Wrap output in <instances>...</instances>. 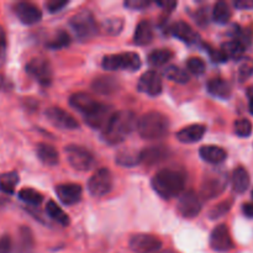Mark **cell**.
<instances>
[{"instance_id":"6da1fadb","label":"cell","mask_w":253,"mask_h":253,"mask_svg":"<svg viewBox=\"0 0 253 253\" xmlns=\"http://www.w3.org/2000/svg\"><path fill=\"white\" fill-rule=\"evenodd\" d=\"M137 116L131 110L115 111L106 124L105 127L101 130V140L108 145L115 146L124 142L126 136L137 127Z\"/></svg>"},{"instance_id":"7a4b0ae2","label":"cell","mask_w":253,"mask_h":253,"mask_svg":"<svg viewBox=\"0 0 253 253\" xmlns=\"http://www.w3.org/2000/svg\"><path fill=\"white\" fill-rule=\"evenodd\" d=\"M185 183L187 174L183 170L175 168H165L158 170L151 180L153 190L166 200L179 197L184 192Z\"/></svg>"},{"instance_id":"3957f363","label":"cell","mask_w":253,"mask_h":253,"mask_svg":"<svg viewBox=\"0 0 253 253\" xmlns=\"http://www.w3.org/2000/svg\"><path fill=\"white\" fill-rule=\"evenodd\" d=\"M169 119L158 111H148L143 114L137 121L138 135L143 140H162L169 133Z\"/></svg>"},{"instance_id":"277c9868","label":"cell","mask_w":253,"mask_h":253,"mask_svg":"<svg viewBox=\"0 0 253 253\" xmlns=\"http://www.w3.org/2000/svg\"><path fill=\"white\" fill-rule=\"evenodd\" d=\"M69 27L82 41L90 40L99 32V25L90 10H82L69 20Z\"/></svg>"},{"instance_id":"5b68a950","label":"cell","mask_w":253,"mask_h":253,"mask_svg":"<svg viewBox=\"0 0 253 253\" xmlns=\"http://www.w3.org/2000/svg\"><path fill=\"white\" fill-rule=\"evenodd\" d=\"M101 67L105 71H131L135 72L141 68V58L136 52H123V53L108 54L101 59Z\"/></svg>"},{"instance_id":"8992f818","label":"cell","mask_w":253,"mask_h":253,"mask_svg":"<svg viewBox=\"0 0 253 253\" xmlns=\"http://www.w3.org/2000/svg\"><path fill=\"white\" fill-rule=\"evenodd\" d=\"M67 161L72 168L81 172H86L95 166V157L85 147L78 145H68L64 148Z\"/></svg>"},{"instance_id":"52a82bcc","label":"cell","mask_w":253,"mask_h":253,"mask_svg":"<svg viewBox=\"0 0 253 253\" xmlns=\"http://www.w3.org/2000/svg\"><path fill=\"white\" fill-rule=\"evenodd\" d=\"M114 187V177L113 173L108 168H99L88 180V188L89 194L93 195L95 198L104 197V195L109 194L113 190Z\"/></svg>"},{"instance_id":"ba28073f","label":"cell","mask_w":253,"mask_h":253,"mask_svg":"<svg viewBox=\"0 0 253 253\" xmlns=\"http://www.w3.org/2000/svg\"><path fill=\"white\" fill-rule=\"evenodd\" d=\"M26 73L43 86H48L53 79V69L47 59L36 57L26 64Z\"/></svg>"},{"instance_id":"9c48e42d","label":"cell","mask_w":253,"mask_h":253,"mask_svg":"<svg viewBox=\"0 0 253 253\" xmlns=\"http://www.w3.org/2000/svg\"><path fill=\"white\" fill-rule=\"evenodd\" d=\"M114 113L115 111H114L113 106L99 101L93 109H90L88 113L84 114L83 118L89 127L94 128V130H103Z\"/></svg>"},{"instance_id":"30bf717a","label":"cell","mask_w":253,"mask_h":253,"mask_svg":"<svg viewBox=\"0 0 253 253\" xmlns=\"http://www.w3.org/2000/svg\"><path fill=\"white\" fill-rule=\"evenodd\" d=\"M202 199L194 190L183 192L178 198L177 210L180 216L185 219H194L202 211Z\"/></svg>"},{"instance_id":"8fae6325","label":"cell","mask_w":253,"mask_h":253,"mask_svg":"<svg viewBox=\"0 0 253 253\" xmlns=\"http://www.w3.org/2000/svg\"><path fill=\"white\" fill-rule=\"evenodd\" d=\"M227 185L226 175L222 173H211L204 177L200 187V197L203 199H214L222 194Z\"/></svg>"},{"instance_id":"7c38bea8","label":"cell","mask_w":253,"mask_h":253,"mask_svg":"<svg viewBox=\"0 0 253 253\" xmlns=\"http://www.w3.org/2000/svg\"><path fill=\"white\" fill-rule=\"evenodd\" d=\"M128 246L135 253H157L162 249V241L153 235L136 234L130 239Z\"/></svg>"},{"instance_id":"4fadbf2b","label":"cell","mask_w":253,"mask_h":253,"mask_svg":"<svg viewBox=\"0 0 253 253\" xmlns=\"http://www.w3.org/2000/svg\"><path fill=\"white\" fill-rule=\"evenodd\" d=\"M137 90L148 96H158L163 91L162 77L156 71H147L140 77Z\"/></svg>"},{"instance_id":"5bb4252c","label":"cell","mask_w":253,"mask_h":253,"mask_svg":"<svg viewBox=\"0 0 253 253\" xmlns=\"http://www.w3.org/2000/svg\"><path fill=\"white\" fill-rule=\"evenodd\" d=\"M44 114H46L47 120L61 130H76L79 127L77 119L63 109L52 106V108L47 109Z\"/></svg>"},{"instance_id":"9a60e30c","label":"cell","mask_w":253,"mask_h":253,"mask_svg":"<svg viewBox=\"0 0 253 253\" xmlns=\"http://www.w3.org/2000/svg\"><path fill=\"white\" fill-rule=\"evenodd\" d=\"M210 247L215 252H229L234 249V241L226 225H217L210 235Z\"/></svg>"},{"instance_id":"2e32d148","label":"cell","mask_w":253,"mask_h":253,"mask_svg":"<svg viewBox=\"0 0 253 253\" xmlns=\"http://www.w3.org/2000/svg\"><path fill=\"white\" fill-rule=\"evenodd\" d=\"M14 11L17 19L20 20V22H22L24 25H27V26L37 24L42 19L41 9L37 5L32 4V2H17L14 7Z\"/></svg>"},{"instance_id":"e0dca14e","label":"cell","mask_w":253,"mask_h":253,"mask_svg":"<svg viewBox=\"0 0 253 253\" xmlns=\"http://www.w3.org/2000/svg\"><path fill=\"white\" fill-rule=\"evenodd\" d=\"M169 32L172 36L177 37L178 40L183 41L189 46H195L200 43V36L197 31L193 30L190 25L184 21H177L169 27Z\"/></svg>"},{"instance_id":"ac0fdd59","label":"cell","mask_w":253,"mask_h":253,"mask_svg":"<svg viewBox=\"0 0 253 253\" xmlns=\"http://www.w3.org/2000/svg\"><path fill=\"white\" fill-rule=\"evenodd\" d=\"M56 194L64 205H74L81 202L83 190L77 183H64L57 185Z\"/></svg>"},{"instance_id":"d6986e66","label":"cell","mask_w":253,"mask_h":253,"mask_svg":"<svg viewBox=\"0 0 253 253\" xmlns=\"http://www.w3.org/2000/svg\"><path fill=\"white\" fill-rule=\"evenodd\" d=\"M91 89L94 93L100 95H110L120 89V83L115 77L99 76L91 82Z\"/></svg>"},{"instance_id":"ffe728a7","label":"cell","mask_w":253,"mask_h":253,"mask_svg":"<svg viewBox=\"0 0 253 253\" xmlns=\"http://www.w3.org/2000/svg\"><path fill=\"white\" fill-rule=\"evenodd\" d=\"M207 132V127L202 124H193V125L185 126L182 130L175 133V137L182 143H195L199 142L204 137Z\"/></svg>"},{"instance_id":"44dd1931","label":"cell","mask_w":253,"mask_h":253,"mask_svg":"<svg viewBox=\"0 0 253 253\" xmlns=\"http://www.w3.org/2000/svg\"><path fill=\"white\" fill-rule=\"evenodd\" d=\"M169 156V150L165 146H155V147H147L141 151V163L147 166H155L167 160Z\"/></svg>"},{"instance_id":"7402d4cb","label":"cell","mask_w":253,"mask_h":253,"mask_svg":"<svg viewBox=\"0 0 253 253\" xmlns=\"http://www.w3.org/2000/svg\"><path fill=\"white\" fill-rule=\"evenodd\" d=\"M98 103L99 101L96 100V99H94L93 96L89 95L88 93H84V91L74 93L73 95H71V98H69V105L73 109H76L77 111H79L82 115L88 113V111L90 110V109H93Z\"/></svg>"},{"instance_id":"603a6c76","label":"cell","mask_w":253,"mask_h":253,"mask_svg":"<svg viewBox=\"0 0 253 253\" xmlns=\"http://www.w3.org/2000/svg\"><path fill=\"white\" fill-rule=\"evenodd\" d=\"M199 155L203 161L210 165H220V163L225 162L227 158V152L222 147L214 145H207L202 146L199 150Z\"/></svg>"},{"instance_id":"cb8c5ba5","label":"cell","mask_w":253,"mask_h":253,"mask_svg":"<svg viewBox=\"0 0 253 253\" xmlns=\"http://www.w3.org/2000/svg\"><path fill=\"white\" fill-rule=\"evenodd\" d=\"M207 90L208 93L211 94L212 96L222 99V100L229 99L232 93L231 85H230L229 82L221 78L210 79V81L207 83Z\"/></svg>"},{"instance_id":"d4e9b609","label":"cell","mask_w":253,"mask_h":253,"mask_svg":"<svg viewBox=\"0 0 253 253\" xmlns=\"http://www.w3.org/2000/svg\"><path fill=\"white\" fill-rule=\"evenodd\" d=\"M153 40V26L148 20H141L135 29L133 42L137 46H146Z\"/></svg>"},{"instance_id":"484cf974","label":"cell","mask_w":253,"mask_h":253,"mask_svg":"<svg viewBox=\"0 0 253 253\" xmlns=\"http://www.w3.org/2000/svg\"><path fill=\"white\" fill-rule=\"evenodd\" d=\"M37 157L40 158L43 165L46 166H57L59 163V155L56 148L48 143H39L36 147Z\"/></svg>"},{"instance_id":"4316f807","label":"cell","mask_w":253,"mask_h":253,"mask_svg":"<svg viewBox=\"0 0 253 253\" xmlns=\"http://www.w3.org/2000/svg\"><path fill=\"white\" fill-rule=\"evenodd\" d=\"M231 182L234 192L237 193V194H242L250 188L251 179H250L249 172L244 167H237L232 173Z\"/></svg>"},{"instance_id":"83f0119b","label":"cell","mask_w":253,"mask_h":253,"mask_svg":"<svg viewBox=\"0 0 253 253\" xmlns=\"http://www.w3.org/2000/svg\"><path fill=\"white\" fill-rule=\"evenodd\" d=\"M115 162L121 167H135L141 163V151L131 150V148L120 151L115 156Z\"/></svg>"},{"instance_id":"f1b7e54d","label":"cell","mask_w":253,"mask_h":253,"mask_svg":"<svg viewBox=\"0 0 253 253\" xmlns=\"http://www.w3.org/2000/svg\"><path fill=\"white\" fill-rule=\"evenodd\" d=\"M163 76L166 77V79L170 82H174L178 84H185L190 81V76L187 71L182 69L180 67L174 66V64H170V66L166 67L163 69Z\"/></svg>"},{"instance_id":"f546056e","label":"cell","mask_w":253,"mask_h":253,"mask_svg":"<svg viewBox=\"0 0 253 253\" xmlns=\"http://www.w3.org/2000/svg\"><path fill=\"white\" fill-rule=\"evenodd\" d=\"M173 58V52L168 48H158L151 52L147 57V62L151 67H163Z\"/></svg>"},{"instance_id":"4dcf8cb0","label":"cell","mask_w":253,"mask_h":253,"mask_svg":"<svg viewBox=\"0 0 253 253\" xmlns=\"http://www.w3.org/2000/svg\"><path fill=\"white\" fill-rule=\"evenodd\" d=\"M46 212L52 220L57 222V224L62 225V226H68L71 224V220H69V216L66 214V212L62 210V208H59V205H57L56 202L53 200H49L46 205Z\"/></svg>"},{"instance_id":"1f68e13d","label":"cell","mask_w":253,"mask_h":253,"mask_svg":"<svg viewBox=\"0 0 253 253\" xmlns=\"http://www.w3.org/2000/svg\"><path fill=\"white\" fill-rule=\"evenodd\" d=\"M221 51L226 56L227 59H242V56L246 51V47L241 42L236 41V40H231V41H227L222 44Z\"/></svg>"},{"instance_id":"d6a6232c","label":"cell","mask_w":253,"mask_h":253,"mask_svg":"<svg viewBox=\"0 0 253 253\" xmlns=\"http://www.w3.org/2000/svg\"><path fill=\"white\" fill-rule=\"evenodd\" d=\"M20 178L16 172H7L0 174V190L7 195L14 194L15 188L19 184Z\"/></svg>"},{"instance_id":"836d02e7","label":"cell","mask_w":253,"mask_h":253,"mask_svg":"<svg viewBox=\"0 0 253 253\" xmlns=\"http://www.w3.org/2000/svg\"><path fill=\"white\" fill-rule=\"evenodd\" d=\"M231 17V10L227 2L217 1L212 9V20L219 25H225Z\"/></svg>"},{"instance_id":"e575fe53","label":"cell","mask_w":253,"mask_h":253,"mask_svg":"<svg viewBox=\"0 0 253 253\" xmlns=\"http://www.w3.org/2000/svg\"><path fill=\"white\" fill-rule=\"evenodd\" d=\"M124 29V20L121 17H108L101 22V30L109 36H116Z\"/></svg>"},{"instance_id":"d590c367","label":"cell","mask_w":253,"mask_h":253,"mask_svg":"<svg viewBox=\"0 0 253 253\" xmlns=\"http://www.w3.org/2000/svg\"><path fill=\"white\" fill-rule=\"evenodd\" d=\"M17 195H19L20 200H22V202L26 203V204L31 205V207H39L42 203V200H43V197H42L41 193L32 189V188H25V189H21Z\"/></svg>"},{"instance_id":"8d00e7d4","label":"cell","mask_w":253,"mask_h":253,"mask_svg":"<svg viewBox=\"0 0 253 253\" xmlns=\"http://www.w3.org/2000/svg\"><path fill=\"white\" fill-rule=\"evenodd\" d=\"M34 235L31 230L27 227H21L20 229V244L19 252L20 253H31L34 250Z\"/></svg>"},{"instance_id":"74e56055","label":"cell","mask_w":253,"mask_h":253,"mask_svg":"<svg viewBox=\"0 0 253 253\" xmlns=\"http://www.w3.org/2000/svg\"><path fill=\"white\" fill-rule=\"evenodd\" d=\"M69 43H71L69 35L66 31H62L61 30V31L56 32V35L47 42L46 46L51 49H61L68 46Z\"/></svg>"},{"instance_id":"f35d334b","label":"cell","mask_w":253,"mask_h":253,"mask_svg":"<svg viewBox=\"0 0 253 253\" xmlns=\"http://www.w3.org/2000/svg\"><path fill=\"white\" fill-rule=\"evenodd\" d=\"M232 204H234V200H232V199L225 200V202L219 203V204L215 205V207L212 208L211 210H210L209 214H208V215H209V217L211 220L220 219V217H222L224 215H226L227 212L231 210Z\"/></svg>"},{"instance_id":"ab89813d","label":"cell","mask_w":253,"mask_h":253,"mask_svg":"<svg viewBox=\"0 0 253 253\" xmlns=\"http://www.w3.org/2000/svg\"><path fill=\"white\" fill-rule=\"evenodd\" d=\"M253 74V59L252 58H242L237 69V78L240 82H246Z\"/></svg>"},{"instance_id":"60d3db41","label":"cell","mask_w":253,"mask_h":253,"mask_svg":"<svg viewBox=\"0 0 253 253\" xmlns=\"http://www.w3.org/2000/svg\"><path fill=\"white\" fill-rule=\"evenodd\" d=\"M235 133L239 137H249L252 133V124L249 119H237L235 121Z\"/></svg>"},{"instance_id":"b9f144b4","label":"cell","mask_w":253,"mask_h":253,"mask_svg":"<svg viewBox=\"0 0 253 253\" xmlns=\"http://www.w3.org/2000/svg\"><path fill=\"white\" fill-rule=\"evenodd\" d=\"M187 69L194 76H203L205 73V63L199 57H192L187 61Z\"/></svg>"},{"instance_id":"7bdbcfd3","label":"cell","mask_w":253,"mask_h":253,"mask_svg":"<svg viewBox=\"0 0 253 253\" xmlns=\"http://www.w3.org/2000/svg\"><path fill=\"white\" fill-rule=\"evenodd\" d=\"M67 5H68V0H49L44 4V7H46L49 14H56V12L61 11Z\"/></svg>"},{"instance_id":"ee69618b","label":"cell","mask_w":253,"mask_h":253,"mask_svg":"<svg viewBox=\"0 0 253 253\" xmlns=\"http://www.w3.org/2000/svg\"><path fill=\"white\" fill-rule=\"evenodd\" d=\"M205 48H207V51H208V53H209L211 61L215 62V63H225V62L227 61L226 56L222 53L221 49H215V48H212V47L208 46V44H205Z\"/></svg>"},{"instance_id":"f6af8a7d","label":"cell","mask_w":253,"mask_h":253,"mask_svg":"<svg viewBox=\"0 0 253 253\" xmlns=\"http://www.w3.org/2000/svg\"><path fill=\"white\" fill-rule=\"evenodd\" d=\"M124 5L131 10H142L145 7L150 6L151 2L147 1V0H127V1L124 2Z\"/></svg>"},{"instance_id":"bcb514c9","label":"cell","mask_w":253,"mask_h":253,"mask_svg":"<svg viewBox=\"0 0 253 253\" xmlns=\"http://www.w3.org/2000/svg\"><path fill=\"white\" fill-rule=\"evenodd\" d=\"M12 241L9 235H4L0 237V253H11Z\"/></svg>"},{"instance_id":"7dc6e473","label":"cell","mask_w":253,"mask_h":253,"mask_svg":"<svg viewBox=\"0 0 253 253\" xmlns=\"http://www.w3.org/2000/svg\"><path fill=\"white\" fill-rule=\"evenodd\" d=\"M209 17H208V11L207 9H199L197 12V21L200 26H207L208 21H209Z\"/></svg>"},{"instance_id":"c3c4849f","label":"cell","mask_w":253,"mask_h":253,"mask_svg":"<svg viewBox=\"0 0 253 253\" xmlns=\"http://www.w3.org/2000/svg\"><path fill=\"white\" fill-rule=\"evenodd\" d=\"M234 6L240 10L253 9V0H237L234 2Z\"/></svg>"},{"instance_id":"681fc988","label":"cell","mask_w":253,"mask_h":253,"mask_svg":"<svg viewBox=\"0 0 253 253\" xmlns=\"http://www.w3.org/2000/svg\"><path fill=\"white\" fill-rule=\"evenodd\" d=\"M5 47H6V35H5L4 29L0 26V56L4 53Z\"/></svg>"},{"instance_id":"f907efd6","label":"cell","mask_w":253,"mask_h":253,"mask_svg":"<svg viewBox=\"0 0 253 253\" xmlns=\"http://www.w3.org/2000/svg\"><path fill=\"white\" fill-rule=\"evenodd\" d=\"M242 212L250 219H253V203H246L242 207Z\"/></svg>"},{"instance_id":"816d5d0a","label":"cell","mask_w":253,"mask_h":253,"mask_svg":"<svg viewBox=\"0 0 253 253\" xmlns=\"http://www.w3.org/2000/svg\"><path fill=\"white\" fill-rule=\"evenodd\" d=\"M157 5L162 6L163 9H166V10H167V11H172V10L174 9L175 6H177V2H173V1L172 2H168V1L161 2V1H158Z\"/></svg>"},{"instance_id":"f5cc1de1","label":"cell","mask_w":253,"mask_h":253,"mask_svg":"<svg viewBox=\"0 0 253 253\" xmlns=\"http://www.w3.org/2000/svg\"><path fill=\"white\" fill-rule=\"evenodd\" d=\"M7 84H6V79L4 77L0 76V88H6Z\"/></svg>"},{"instance_id":"db71d44e","label":"cell","mask_w":253,"mask_h":253,"mask_svg":"<svg viewBox=\"0 0 253 253\" xmlns=\"http://www.w3.org/2000/svg\"><path fill=\"white\" fill-rule=\"evenodd\" d=\"M249 108H250V113L253 115V94L251 95V99H250V104H249Z\"/></svg>"},{"instance_id":"11a10c76","label":"cell","mask_w":253,"mask_h":253,"mask_svg":"<svg viewBox=\"0 0 253 253\" xmlns=\"http://www.w3.org/2000/svg\"><path fill=\"white\" fill-rule=\"evenodd\" d=\"M157 253H178V252L172 251V250H163V251H160V252H157Z\"/></svg>"},{"instance_id":"9f6ffc18","label":"cell","mask_w":253,"mask_h":253,"mask_svg":"<svg viewBox=\"0 0 253 253\" xmlns=\"http://www.w3.org/2000/svg\"><path fill=\"white\" fill-rule=\"evenodd\" d=\"M5 203H6V200H5V199H1V198H0V207H1V205H4Z\"/></svg>"},{"instance_id":"6f0895ef","label":"cell","mask_w":253,"mask_h":253,"mask_svg":"<svg viewBox=\"0 0 253 253\" xmlns=\"http://www.w3.org/2000/svg\"><path fill=\"white\" fill-rule=\"evenodd\" d=\"M252 198H253V190H252Z\"/></svg>"}]
</instances>
